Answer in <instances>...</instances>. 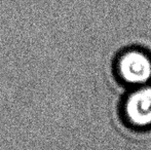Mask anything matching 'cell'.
Returning <instances> with one entry per match:
<instances>
[{
	"label": "cell",
	"mask_w": 151,
	"mask_h": 150,
	"mask_svg": "<svg viewBox=\"0 0 151 150\" xmlns=\"http://www.w3.org/2000/svg\"><path fill=\"white\" fill-rule=\"evenodd\" d=\"M115 73L121 82L137 88L151 81V55L139 47L123 50L115 61Z\"/></svg>",
	"instance_id": "obj_1"
},
{
	"label": "cell",
	"mask_w": 151,
	"mask_h": 150,
	"mask_svg": "<svg viewBox=\"0 0 151 150\" xmlns=\"http://www.w3.org/2000/svg\"><path fill=\"white\" fill-rule=\"evenodd\" d=\"M121 114L132 128L137 130L151 128V83L133 88L123 100Z\"/></svg>",
	"instance_id": "obj_2"
}]
</instances>
